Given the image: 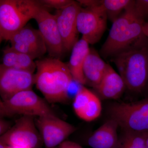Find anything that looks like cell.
<instances>
[{
  "label": "cell",
  "mask_w": 148,
  "mask_h": 148,
  "mask_svg": "<svg viewBox=\"0 0 148 148\" xmlns=\"http://www.w3.org/2000/svg\"><path fill=\"white\" fill-rule=\"evenodd\" d=\"M145 148H148V132L146 137Z\"/></svg>",
  "instance_id": "cell-29"
},
{
  "label": "cell",
  "mask_w": 148,
  "mask_h": 148,
  "mask_svg": "<svg viewBox=\"0 0 148 148\" xmlns=\"http://www.w3.org/2000/svg\"><path fill=\"white\" fill-rule=\"evenodd\" d=\"M111 119L124 131L148 132V98L131 103H118L109 110Z\"/></svg>",
  "instance_id": "cell-6"
},
{
  "label": "cell",
  "mask_w": 148,
  "mask_h": 148,
  "mask_svg": "<svg viewBox=\"0 0 148 148\" xmlns=\"http://www.w3.org/2000/svg\"><path fill=\"white\" fill-rule=\"evenodd\" d=\"M11 124L10 122L1 118L0 120V135L1 136L5 134L6 132L11 128Z\"/></svg>",
  "instance_id": "cell-25"
},
{
  "label": "cell",
  "mask_w": 148,
  "mask_h": 148,
  "mask_svg": "<svg viewBox=\"0 0 148 148\" xmlns=\"http://www.w3.org/2000/svg\"><path fill=\"white\" fill-rule=\"evenodd\" d=\"M9 41L13 49L29 55L34 60L42 58L47 52L39 30L28 24L14 34Z\"/></svg>",
  "instance_id": "cell-13"
},
{
  "label": "cell",
  "mask_w": 148,
  "mask_h": 148,
  "mask_svg": "<svg viewBox=\"0 0 148 148\" xmlns=\"http://www.w3.org/2000/svg\"><path fill=\"white\" fill-rule=\"evenodd\" d=\"M72 1V0H40L39 1L42 5L46 8H53L58 10L68 5Z\"/></svg>",
  "instance_id": "cell-22"
},
{
  "label": "cell",
  "mask_w": 148,
  "mask_h": 148,
  "mask_svg": "<svg viewBox=\"0 0 148 148\" xmlns=\"http://www.w3.org/2000/svg\"><path fill=\"white\" fill-rule=\"evenodd\" d=\"M34 19L36 21L49 56L60 59L65 52L55 16L43 7Z\"/></svg>",
  "instance_id": "cell-10"
},
{
  "label": "cell",
  "mask_w": 148,
  "mask_h": 148,
  "mask_svg": "<svg viewBox=\"0 0 148 148\" xmlns=\"http://www.w3.org/2000/svg\"><path fill=\"white\" fill-rule=\"evenodd\" d=\"M36 62L34 83L49 103H62L69 101L74 80L67 64L60 59L49 56Z\"/></svg>",
  "instance_id": "cell-2"
},
{
  "label": "cell",
  "mask_w": 148,
  "mask_h": 148,
  "mask_svg": "<svg viewBox=\"0 0 148 148\" xmlns=\"http://www.w3.org/2000/svg\"><path fill=\"white\" fill-rule=\"evenodd\" d=\"M57 148V147H56V148Z\"/></svg>",
  "instance_id": "cell-31"
},
{
  "label": "cell",
  "mask_w": 148,
  "mask_h": 148,
  "mask_svg": "<svg viewBox=\"0 0 148 148\" xmlns=\"http://www.w3.org/2000/svg\"><path fill=\"white\" fill-rule=\"evenodd\" d=\"M80 8L77 1H73L64 8L56 10L54 14L65 52L71 51L78 41L79 33L77 26V17Z\"/></svg>",
  "instance_id": "cell-12"
},
{
  "label": "cell",
  "mask_w": 148,
  "mask_h": 148,
  "mask_svg": "<svg viewBox=\"0 0 148 148\" xmlns=\"http://www.w3.org/2000/svg\"><path fill=\"white\" fill-rule=\"evenodd\" d=\"M0 148H6L5 145L2 144V143H0Z\"/></svg>",
  "instance_id": "cell-30"
},
{
  "label": "cell",
  "mask_w": 148,
  "mask_h": 148,
  "mask_svg": "<svg viewBox=\"0 0 148 148\" xmlns=\"http://www.w3.org/2000/svg\"><path fill=\"white\" fill-rule=\"evenodd\" d=\"M0 115L2 118L15 115L35 117L56 115L47 101L32 90L22 91L8 100L1 101Z\"/></svg>",
  "instance_id": "cell-5"
},
{
  "label": "cell",
  "mask_w": 148,
  "mask_h": 148,
  "mask_svg": "<svg viewBox=\"0 0 148 148\" xmlns=\"http://www.w3.org/2000/svg\"><path fill=\"white\" fill-rule=\"evenodd\" d=\"M135 6L137 12L146 22L148 19V0H136Z\"/></svg>",
  "instance_id": "cell-23"
},
{
  "label": "cell",
  "mask_w": 148,
  "mask_h": 148,
  "mask_svg": "<svg viewBox=\"0 0 148 148\" xmlns=\"http://www.w3.org/2000/svg\"><path fill=\"white\" fill-rule=\"evenodd\" d=\"M145 20L135 8V1L112 23L109 35L101 49L103 58L112 59L116 56L139 46L148 44L143 31Z\"/></svg>",
  "instance_id": "cell-1"
},
{
  "label": "cell",
  "mask_w": 148,
  "mask_h": 148,
  "mask_svg": "<svg viewBox=\"0 0 148 148\" xmlns=\"http://www.w3.org/2000/svg\"><path fill=\"white\" fill-rule=\"evenodd\" d=\"M134 2L133 0H102L101 5L112 22L119 18Z\"/></svg>",
  "instance_id": "cell-20"
},
{
  "label": "cell",
  "mask_w": 148,
  "mask_h": 148,
  "mask_svg": "<svg viewBox=\"0 0 148 148\" xmlns=\"http://www.w3.org/2000/svg\"><path fill=\"white\" fill-rule=\"evenodd\" d=\"M34 83V74L24 70H17L0 65V94L5 101L17 93L32 90Z\"/></svg>",
  "instance_id": "cell-11"
},
{
  "label": "cell",
  "mask_w": 148,
  "mask_h": 148,
  "mask_svg": "<svg viewBox=\"0 0 148 148\" xmlns=\"http://www.w3.org/2000/svg\"><path fill=\"white\" fill-rule=\"evenodd\" d=\"M116 66L126 89L143 92L148 85V44L119 53L110 59Z\"/></svg>",
  "instance_id": "cell-3"
},
{
  "label": "cell",
  "mask_w": 148,
  "mask_h": 148,
  "mask_svg": "<svg viewBox=\"0 0 148 148\" xmlns=\"http://www.w3.org/2000/svg\"><path fill=\"white\" fill-rule=\"evenodd\" d=\"M6 148H27L23 147H18V146H10L5 145Z\"/></svg>",
  "instance_id": "cell-28"
},
{
  "label": "cell",
  "mask_w": 148,
  "mask_h": 148,
  "mask_svg": "<svg viewBox=\"0 0 148 148\" xmlns=\"http://www.w3.org/2000/svg\"><path fill=\"white\" fill-rule=\"evenodd\" d=\"M143 31L146 37L148 39V21H146L144 24Z\"/></svg>",
  "instance_id": "cell-27"
},
{
  "label": "cell",
  "mask_w": 148,
  "mask_h": 148,
  "mask_svg": "<svg viewBox=\"0 0 148 148\" xmlns=\"http://www.w3.org/2000/svg\"><path fill=\"white\" fill-rule=\"evenodd\" d=\"M89 45L86 40L82 37L72 49L70 60L67 64L74 80L81 85L86 84L83 67L90 51Z\"/></svg>",
  "instance_id": "cell-18"
},
{
  "label": "cell",
  "mask_w": 148,
  "mask_h": 148,
  "mask_svg": "<svg viewBox=\"0 0 148 148\" xmlns=\"http://www.w3.org/2000/svg\"><path fill=\"white\" fill-rule=\"evenodd\" d=\"M77 2L83 8L94 7L101 4V0H78Z\"/></svg>",
  "instance_id": "cell-24"
},
{
  "label": "cell",
  "mask_w": 148,
  "mask_h": 148,
  "mask_svg": "<svg viewBox=\"0 0 148 148\" xmlns=\"http://www.w3.org/2000/svg\"><path fill=\"white\" fill-rule=\"evenodd\" d=\"M57 148H83L79 145L71 141H65Z\"/></svg>",
  "instance_id": "cell-26"
},
{
  "label": "cell",
  "mask_w": 148,
  "mask_h": 148,
  "mask_svg": "<svg viewBox=\"0 0 148 148\" xmlns=\"http://www.w3.org/2000/svg\"><path fill=\"white\" fill-rule=\"evenodd\" d=\"M118 127L116 122L110 119L90 135L88 140V144L92 148H119Z\"/></svg>",
  "instance_id": "cell-15"
},
{
  "label": "cell",
  "mask_w": 148,
  "mask_h": 148,
  "mask_svg": "<svg viewBox=\"0 0 148 148\" xmlns=\"http://www.w3.org/2000/svg\"><path fill=\"white\" fill-rule=\"evenodd\" d=\"M2 64L5 67L24 70L34 73L36 69L34 59L31 56L13 49L8 46L3 50Z\"/></svg>",
  "instance_id": "cell-19"
},
{
  "label": "cell",
  "mask_w": 148,
  "mask_h": 148,
  "mask_svg": "<svg viewBox=\"0 0 148 148\" xmlns=\"http://www.w3.org/2000/svg\"><path fill=\"white\" fill-rule=\"evenodd\" d=\"M108 19L101 4L90 8L81 7L77 17L78 31L89 44H95L100 41L106 32Z\"/></svg>",
  "instance_id": "cell-8"
},
{
  "label": "cell",
  "mask_w": 148,
  "mask_h": 148,
  "mask_svg": "<svg viewBox=\"0 0 148 148\" xmlns=\"http://www.w3.org/2000/svg\"><path fill=\"white\" fill-rule=\"evenodd\" d=\"M35 123L47 148L57 147L76 130L56 115L35 118Z\"/></svg>",
  "instance_id": "cell-9"
},
{
  "label": "cell",
  "mask_w": 148,
  "mask_h": 148,
  "mask_svg": "<svg viewBox=\"0 0 148 148\" xmlns=\"http://www.w3.org/2000/svg\"><path fill=\"white\" fill-rule=\"evenodd\" d=\"M94 89L102 99L116 100L122 95L126 87L119 74L109 64L100 83Z\"/></svg>",
  "instance_id": "cell-16"
},
{
  "label": "cell",
  "mask_w": 148,
  "mask_h": 148,
  "mask_svg": "<svg viewBox=\"0 0 148 148\" xmlns=\"http://www.w3.org/2000/svg\"><path fill=\"white\" fill-rule=\"evenodd\" d=\"M73 106L77 116L86 121L95 120L102 112L99 96L83 85L80 86L74 96Z\"/></svg>",
  "instance_id": "cell-14"
},
{
  "label": "cell",
  "mask_w": 148,
  "mask_h": 148,
  "mask_svg": "<svg viewBox=\"0 0 148 148\" xmlns=\"http://www.w3.org/2000/svg\"><path fill=\"white\" fill-rule=\"evenodd\" d=\"M44 7L39 1L1 0L0 40H8L10 37L27 25Z\"/></svg>",
  "instance_id": "cell-4"
},
{
  "label": "cell",
  "mask_w": 148,
  "mask_h": 148,
  "mask_svg": "<svg viewBox=\"0 0 148 148\" xmlns=\"http://www.w3.org/2000/svg\"><path fill=\"white\" fill-rule=\"evenodd\" d=\"M108 65L97 51L90 48L83 67L86 84L94 88L96 87L101 81Z\"/></svg>",
  "instance_id": "cell-17"
},
{
  "label": "cell",
  "mask_w": 148,
  "mask_h": 148,
  "mask_svg": "<svg viewBox=\"0 0 148 148\" xmlns=\"http://www.w3.org/2000/svg\"><path fill=\"white\" fill-rule=\"evenodd\" d=\"M124 132L123 137L120 140L119 148H145L148 132Z\"/></svg>",
  "instance_id": "cell-21"
},
{
  "label": "cell",
  "mask_w": 148,
  "mask_h": 148,
  "mask_svg": "<svg viewBox=\"0 0 148 148\" xmlns=\"http://www.w3.org/2000/svg\"><path fill=\"white\" fill-rule=\"evenodd\" d=\"M35 118L21 116L7 132L1 136L0 143L7 146L38 148L42 138L36 126Z\"/></svg>",
  "instance_id": "cell-7"
}]
</instances>
